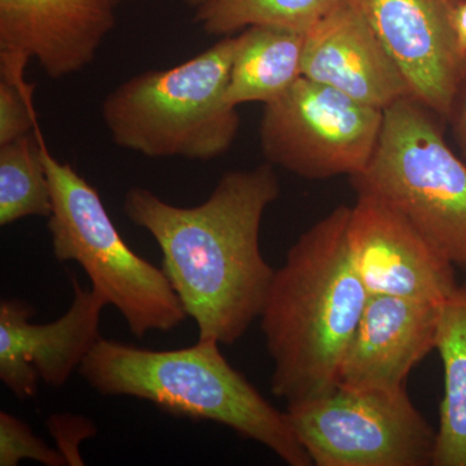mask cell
<instances>
[{"mask_svg":"<svg viewBox=\"0 0 466 466\" xmlns=\"http://www.w3.org/2000/svg\"><path fill=\"white\" fill-rule=\"evenodd\" d=\"M279 196L268 162L228 171L198 207H175L140 187L126 193L125 214L157 242L198 339L233 345L262 314L275 269L260 251V225Z\"/></svg>","mask_w":466,"mask_h":466,"instance_id":"cell-1","label":"cell"},{"mask_svg":"<svg viewBox=\"0 0 466 466\" xmlns=\"http://www.w3.org/2000/svg\"><path fill=\"white\" fill-rule=\"evenodd\" d=\"M349 213L336 208L299 236L275 271L259 317L274 363L272 394L288 404L337 388L370 297L350 254Z\"/></svg>","mask_w":466,"mask_h":466,"instance_id":"cell-2","label":"cell"},{"mask_svg":"<svg viewBox=\"0 0 466 466\" xmlns=\"http://www.w3.org/2000/svg\"><path fill=\"white\" fill-rule=\"evenodd\" d=\"M216 339L148 350L100 337L79 375L106 397L148 400L170 415L225 425L290 466H311L287 412L276 410L227 361Z\"/></svg>","mask_w":466,"mask_h":466,"instance_id":"cell-3","label":"cell"},{"mask_svg":"<svg viewBox=\"0 0 466 466\" xmlns=\"http://www.w3.org/2000/svg\"><path fill=\"white\" fill-rule=\"evenodd\" d=\"M235 35L195 57L127 79L104 100L113 142L150 158L210 161L231 148L240 128L227 101Z\"/></svg>","mask_w":466,"mask_h":466,"instance_id":"cell-4","label":"cell"},{"mask_svg":"<svg viewBox=\"0 0 466 466\" xmlns=\"http://www.w3.org/2000/svg\"><path fill=\"white\" fill-rule=\"evenodd\" d=\"M443 119L415 96L383 110L370 164L350 177L400 213L455 266L466 268V162L450 148Z\"/></svg>","mask_w":466,"mask_h":466,"instance_id":"cell-5","label":"cell"},{"mask_svg":"<svg viewBox=\"0 0 466 466\" xmlns=\"http://www.w3.org/2000/svg\"><path fill=\"white\" fill-rule=\"evenodd\" d=\"M39 142L51 186L47 228L55 258L81 265L92 289L121 312L137 339L179 327L188 315L164 269L126 244L99 192L72 165L52 155L41 128Z\"/></svg>","mask_w":466,"mask_h":466,"instance_id":"cell-6","label":"cell"},{"mask_svg":"<svg viewBox=\"0 0 466 466\" xmlns=\"http://www.w3.org/2000/svg\"><path fill=\"white\" fill-rule=\"evenodd\" d=\"M288 419L318 466H433L437 431L397 391L339 388L288 404Z\"/></svg>","mask_w":466,"mask_h":466,"instance_id":"cell-7","label":"cell"},{"mask_svg":"<svg viewBox=\"0 0 466 466\" xmlns=\"http://www.w3.org/2000/svg\"><path fill=\"white\" fill-rule=\"evenodd\" d=\"M382 122L383 110L300 76L280 99L266 104L260 144L268 164L305 179L351 177L370 164Z\"/></svg>","mask_w":466,"mask_h":466,"instance_id":"cell-8","label":"cell"},{"mask_svg":"<svg viewBox=\"0 0 466 466\" xmlns=\"http://www.w3.org/2000/svg\"><path fill=\"white\" fill-rule=\"evenodd\" d=\"M357 195L348 244L368 293L437 303L449 299L459 285L455 265L386 202Z\"/></svg>","mask_w":466,"mask_h":466,"instance_id":"cell-9","label":"cell"},{"mask_svg":"<svg viewBox=\"0 0 466 466\" xmlns=\"http://www.w3.org/2000/svg\"><path fill=\"white\" fill-rule=\"evenodd\" d=\"M75 299L63 317L30 321L32 306L21 299L0 303V380L17 400L35 397L39 381L60 389L81 368L100 339L101 311L108 306L96 290L73 276Z\"/></svg>","mask_w":466,"mask_h":466,"instance_id":"cell-10","label":"cell"},{"mask_svg":"<svg viewBox=\"0 0 466 466\" xmlns=\"http://www.w3.org/2000/svg\"><path fill=\"white\" fill-rule=\"evenodd\" d=\"M462 0H357L416 99L449 121L466 79L452 16Z\"/></svg>","mask_w":466,"mask_h":466,"instance_id":"cell-11","label":"cell"},{"mask_svg":"<svg viewBox=\"0 0 466 466\" xmlns=\"http://www.w3.org/2000/svg\"><path fill=\"white\" fill-rule=\"evenodd\" d=\"M302 76L380 110L413 96L357 0H343L305 33Z\"/></svg>","mask_w":466,"mask_h":466,"instance_id":"cell-12","label":"cell"},{"mask_svg":"<svg viewBox=\"0 0 466 466\" xmlns=\"http://www.w3.org/2000/svg\"><path fill=\"white\" fill-rule=\"evenodd\" d=\"M443 303L370 294L337 386L351 390L406 389L410 370L435 349Z\"/></svg>","mask_w":466,"mask_h":466,"instance_id":"cell-13","label":"cell"},{"mask_svg":"<svg viewBox=\"0 0 466 466\" xmlns=\"http://www.w3.org/2000/svg\"><path fill=\"white\" fill-rule=\"evenodd\" d=\"M115 25L108 0H0V55L64 78L90 66Z\"/></svg>","mask_w":466,"mask_h":466,"instance_id":"cell-14","label":"cell"},{"mask_svg":"<svg viewBox=\"0 0 466 466\" xmlns=\"http://www.w3.org/2000/svg\"><path fill=\"white\" fill-rule=\"evenodd\" d=\"M227 101L269 104L280 99L302 76L305 33L253 25L235 35Z\"/></svg>","mask_w":466,"mask_h":466,"instance_id":"cell-15","label":"cell"},{"mask_svg":"<svg viewBox=\"0 0 466 466\" xmlns=\"http://www.w3.org/2000/svg\"><path fill=\"white\" fill-rule=\"evenodd\" d=\"M435 350L444 370V395L433 466H466V281L441 306Z\"/></svg>","mask_w":466,"mask_h":466,"instance_id":"cell-16","label":"cell"},{"mask_svg":"<svg viewBox=\"0 0 466 466\" xmlns=\"http://www.w3.org/2000/svg\"><path fill=\"white\" fill-rule=\"evenodd\" d=\"M51 213L50 179L36 125L34 133L0 146V226Z\"/></svg>","mask_w":466,"mask_h":466,"instance_id":"cell-17","label":"cell"},{"mask_svg":"<svg viewBox=\"0 0 466 466\" xmlns=\"http://www.w3.org/2000/svg\"><path fill=\"white\" fill-rule=\"evenodd\" d=\"M343 0H207L195 23L208 35H236L253 25L288 27L306 33Z\"/></svg>","mask_w":466,"mask_h":466,"instance_id":"cell-18","label":"cell"},{"mask_svg":"<svg viewBox=\"0 0 466 466\" xmlns=\"http://www.w3.org/2000/svg\"><path fill=\"white\" fill-rule=\"evenodd\" d=\"M0 146L34 133L38 118L34 108V85L25 73H0Z\"/></svg>","mask_w":466,"mask_h":466,"instance_id":"cell-19","label":"cell"},{"mask_svg":"<svg viewBox=\"0 0 466 466\" xmlns=\"http://www.w3.org/2000/svg\"><path fill=\"white\" fill-rule=\"evenodd\" d=\"M23 460L47 466L67 465L60 451L35 437L26 422L3 410L0 412V466H17Z\"/></svg>","mask_w":466,"mask_h":466,"instance_id":"cell-20","label":"cell"},{"mask_svg":"<svg viewBox=\"0 0 466 466\" xmlns=\"http://www.w3.org/2000/svg\"><path fill=\"white\" fill-rule=\"evenodd\" d=\"M48 426L52 435L56 438L57 450L63 453L67 465H84L76 450L82 440L96 433L95 426L86 419L70 415L52 416Z\"/></svg>","mask_w":466,"mask_h":466,"instance_id":"cell-21","label":"cell"},{"mask_svg":"<svg viewBox=\"0 0 466 466\" xmlns=\"http://www.w3.org/2000/svg\"><path fill=\"white\" fill-rule=\"evenodd\" d=\"M449 121L452 124L453 134L466 159V79L453 101Z\"/></svg>","mask_w":466,"mask_h":466,"instance_id":"cell-22","label":"cell"},{"mask_svg":"<svg viewBox=\"0 0 466 466\" xmlns=\"http://www.w3.org/2000/svg\"><path fill=\"white\" fill-rule=\"evenodd\" d=\"M452 24L460 50L466 56V0H462L453 12Z\"/></svg>","mask_w":466,"mask_h":466,"instance_id":"cell-23","label":"cell"},{"mask_svg":"<svg viewBox=\"0 0 466 466\" xmlns=\"http://www.w3.org/2000/svg\"><path fill=\"white\" fill-rule=\"evenodd\" d=\"M188 3V5H191L193 8H198V5H201L202 3L207 2V0H186Z\"/></svg>","mask_w":466,"mask_h":466,"instance_id":"cell-24","label":"cell"},{"mask_svg":"<svg viewBox=\"0 0 466 466\" xmlns=\"http://www.w3.org/2000/svg\"><path fill=\"white\" fill-rule=\"evenodd\" d=\"M108 2L112 3V5H118V3L125 2V0H108Z\"/></svg>","mask_w":466,"mask_h":466,"instance_id":"cell-25","label":"cell"}]
</instances>
